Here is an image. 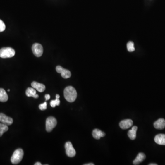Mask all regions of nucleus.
Masks as SVG:
<instances>
[{
    "mask_svg": "<svg viewBox=\"0 0 165 165\" xmlns=\"http://www.w3.org/2000/svg\"><path fill=\"white\" fill-rule=\"evenodd\" d=\"M127 49L129 52H133L135 51L134 43L132 41H129L127 44Z\"/></svg>",
    "mask_w": 165,
    "mask_h": 165,
    "instance_id": "19",
    "label": "nucleus"
},
{
    "mask_svg": "<svg viewBox=\"0 0 165 165\" xmlns=\"http://www.w3.org/2000/svg\"><path fill=\"white\" fill-rule=\"evenodd\" d=\"M149 165H157V164H156V163H150V164H149Z\"/></svg>",
    "mask_w": 165,
    "mask_h": 165,
    "instance_id": "27",
    "label": "nucleus"
},
{
    "mask_svg": "<svg viewBox=\"0 0 165 165\" xmlns=\"http://www.w3.org/2000/svg\"><path fill=\"white\" fill-rule=\"evenodd\" d=\"M44 97H45V98H46V101H48L50 99V98H51V96L49 94H46Z\"/></svg>",
    "mask_w": 165,
    "mask_h": 165,
    "instance_id": "23",
    "label": "nucleus"
},
{
    "mask_svg": "<svg viewBox=\"0 0 165 165\" xmlns=\"http://www.w3.org/2000/svg\"><path fill=\"white\" fill-rule=\"evenodd\" d=\"M8 125L2 123H0V137H1L5 132L8 131Z\"/></svg>",
    "mask_w": 165,
    "mask_h": 165,
    "instance_id": "18",
    "label": "nucleus"
},
{
    "mask_svg": "<svg viewBox=\"0 0 165 165\" xmlns=\"http://www.w3.org/2000/svg\"><path fill=\"white\" fill-rule=\"evenodd\" d=\"M106 135V133L101 130L98 129H95L92 132V136L96 140H99L101 138L103 137Z\"/></svg>",
    "mask_w": 165,
    "mask_h": 165,
    "instance_id": "13",
    "label": "nucleus"
},
{
    "mask_svg": "<svg viewBox=\"0 0 165 165\" xmlns=\"http://www.w3.org/2000/svg\"><path fill=\"white\" fill-rule=\"evenodd\" d=\"M56 99H59L60 95H58V94H56Z\"/></svg>",
    "mask_w": 165,
    "mask_h": 165,
    "instance_id": "26",
    "label": "nucleus"
},
{
    "mask_svg": "<svg viewBox=\"0 0 165 165\" xmlns=\"http://www.w3.org/2000/svg\"><path fill=\"white\" fill-rule=\"evenodd\" d=\"M65 99L69 102H73L76 99L77 93L75 88L69 86L65 89L64 90Z\"/></svg>",
    "mask_w": 165,
    "mask_h": 165,
    "instance_id": "1",
    "label": "nucleus"
},
{
    "mask_svg": "<svg viewBox=\"0 0 165 165\" xmlns=\"http://www.w3.org/2000/svg\"><path fill=\"white\" fill-rule=\"evenodd\" d=\"M33 53L37 57H40L43 53V48L40 44L35 43L32 47Z\"/></svg>",
    "mask_w": 165,
    "mask_h": 165,
    "instance_id": "5",
    "label": "nucleus"
},
{
    "mask_svg": "<svg viewBox=\"0 0 165 165\" xmlns=\"http://www.w3.org/2000/svg\"><path fill=\"white\" fill-rule=\"evenodd\" d=\"M85 165H94V164L92 163H88V164H85Z\"/></svg>",
    "mask_w": 165,
    "mask_h": 165,
    "instance_id": "25",
    "label": "nucleus"
},
{
    "mask_svg": "<svg viewBox=\"0 0 165 165\" xmlns=\"http://www.w3.org/2000/svg\"><path fill=\"white\" fill-rule=\"evenodd\" d=\"M26 94L28 97H33L35 98H38L39 95L36 94V91L35 89L32 88H28L26 91Z\"/></svg>",
    "mask_w": 165,
    "mask_h": 165,
    "instance_id": "15",
    "label": "nucleus"
},
{
    "mask_svg": "<svg viewBox=\"0 0 165 165\" xmlns=\"http://www.w3.org/2000/svg\"><path fill=\"white\" fill-rule=\"evenodd\" d=\"M35 165H41V164L40 162H38L35 163Z\"/></svg>",
    "mask_w": 165,
    "mask_h": 165,
    "instance_id": "24",
    "label": "nucleus"
},
{
    "mask_svg": "<svg viewBox=\"0 0 165 165\" xmlns=\"http://www.w3.org/2000/svg\"><path fill=\"white\" fill-rule=\"evenodd\" d=\"M15 51L11 47H4L0 49V57L2 58H11L14 56Z\"/></svg>",
    "mask_w": 165,
    "mask_h": 165,
    "instance_id": "3",
    "label": "nucleus"
},
{
    "mask_svg": "<svg viewBox=\"0 0 165 165\" xmlns=\"http://www.w3.org/2000/svg\"><path fill=\"white\" fill-rule=\"evenodd\" d=\"M146 156L143 153H140L138 154L136 158L133 161V164L135 165H139L141 162L145 160Z\"/></svg>",
    "mask_w": 165,
    "mask_h": 165,
    "instance_id": "14",
    "label": "nucleus"
},
{
    "mask_svg": "<svg viewBox=\"0 0 165 165\" xmlns=\"http://www.w3.org/2000/svg\"><path fill=\"white\" fill-rule=\"evenodd\" d=\"M56 71L58 73H61V77L65 79L69 78L71 76V73L70 71L64 68L61 66H57L56 67Z\"/></svg>",
    "mask_w": 165,
    "mask_h": 165,
    "instance_id": "7",
    "label": "nucleus"
},
{
    "mask_svg": "<svg viewBox=\"0 0 165 165\" xmlns=\"http://www.w3.org/2000/svg\"><path fill=\"white\" fill-rule=\"evenodd\" d=\"M154 128L157 129H163L165 127V120L163 118H160L154 123Z\"/></svg>",
    "mask_w": 165,
    "mask_h": 165,
    "instance_id": "10",
    "label": "nucleus"
},
{
    "mask_svg": "<svg viewBox=\"0 0 165 165\" xmlns=\"http://www.w3.org/2000/svg\"><path fill=\"white\" fill-rule=\"evenodd\" d=\"M57 124L56 119L53 116H50L46 120V130L48 132H50L55 128Z\"/></svg>",
    "mask_w": 165,
    "mask_h": 165,
    "instance_id": "4",
    "label": "nucleus"
},
{
    "mask_svg": "<svg viewBox=\"0 0 165 165\" xmlns=\"http://www.w3.org/2000/svg\"><path fill=\"white\" fill-rule=\"evenodd\" d=\"M65 148L67 156L70 157H73L76 154V152L73 148V145L70 142H68L65 144Z\"/></svg>",
    "mask_w": 165,
    "mask_h": 165,
    "instance_id": "6",
    "label": "nucleus"
},
{
    "mask_svg": "<svg viewBox=\"0 0 165 165\" xmlns=\"http://www.w3.org/2000/svg\"><path fill=\"white\" fill-rule=\"evenodd\" d=\"M8 99V96L5 90L2 88L0 89V102H6Z\"/></svg>",
    "mask_w": 165,
    "mask_h": 165,
    "instance_id": "17",
    "label": "nucleus"
},
{
    "mask_svg": "<svg viewBox=\"0 0 165 165\" xmlns=\"http://www.w3.org/2000/svg\"><path fill=\"white\" fill-rule=\"evenodd\" d=\"M60 104V101L59 99H56L55 100H52L50 102L51 106L53 108L56 107V106H59Z\"/></svg>",
    "mask_w": 165,
    "mask_h": 165,
    "instance_id": "20",
    "label": "nucleus"
},
{
    "mask_svg": "<svg viewBox=\"0 0 165 165\" xmlns=\"http://www.w3.org/2000/svg\"><path fill=\"white\" fill-rule=\"evenodd\" d=\"M8 92H9V91H10V90H9V89H8Z\"/></svg>",
    "mask_w": 165,
    "mask_h": 165,
    "instance_id": "28",
    "label": "nucleus"
},
{
    "mask_svg": "<svg viewBox=\"0 0 165 165\" xmlns=\"http://www.w3.org/2000/svg\"><path fill=\"white\" fill-rule=\"evenodd\" d=\"M13 119L7 116L3 113H0V122L6 125H11L13 123Z\"/></svg>",
    "mask_w": 165,
    "mask_h": 165,
    "instance_id": "8",
    "label": "nucleus"
},
{
    "mask_svg": "<svg viewBox=\"0 0 165 165\" xmlns=\"http://www.w3.org/2000/svg\"><path fill=\"white\" fill-rule=\"evenodd\" d=\"M133 125V121L131 119H125L122 120L119 123L120 127L122 129H127L130 128Z\"/></svg>",
    "mask_w": 165,
    "mask_h": 165,
    "instance_id": "9",
    "label": "nucleus"
},
{
    "mask_svg": "<svg viewBox=\"0 0 165 165\" xmlns=\"http://www.w3.org/2000/svg\"><path fill=\"white\" fill-rule=\"evenodd\" d=\"M138 129V127L135 126L132 127L131 130H129L128 133V137L131 140H134L136 138L137 130Z\"/></svg>",
    "mask_w": 165,
    "mask_h": 165,
    "instance_id": "16",
    "label": "nucleus"
},
{
    "mask_svg": "<svg viewBox=\"0 0 165 165\" xmlns=\"http://www.w3.org/2000/svg\"><path fill=\"white\" fill-rule=\"evenodd\" d=\"M6 29V26L2 20L0 19V32H3Z\"/></svg>",
    "mask_w": 165,
    "mask_h": 165,
    "instance_id": "22",
    "label": "nucleus"
},
{
    "mask_svg": "<svg viewBox=\"0 0 165 165\" xmlns=\"http://www.w3.org/2000/svg\"><path fill=\"white\" fill-rule=\"evenodd\" d=\"M47 103L46 102H44L42 104H40L39 107V109L41 111H44V110L47 109Z\"/></svg>",
    "mask_w": 165,
    "mask_h": 165,
    "instance_id": "21",
    "label": "nucleus"
},
{
    "mask_svg": "<svg viewBox=\"0 0 165 165\" xmlns=\"http://www.w3.org/2000/svg\"><path fill=\"white\" fill-rule=\"evenodd\" d=\"M31 86L34 89L39 92H43L46 89V86L43 84H40L37 82L34 81L31 83Z\"/></svg>",
    "mask_w": 165,
    "mask_h": 165,
    "instance_id": "11",
    "label": "nucleus"
},
{
    "mask_svg": "<svg viewBox=\"0 0 165 165\" xmlns=\"http://www.w3.org/2000/svg\"><path fill=\"white\" fill-rule=\"evenodd\" d=\"M154 141L157 144L160 145H165V134H159L154 137Z\"/></svg>",
    "mask_w": 165,
    "mask_h": 165,
    "instance_id": "12",
    "label": "nucleus"
},
{
    "mask_svg": "<svg viewBox=\"0 0 165 165\" xmlns=\"http://www.w3.org/2000/svg\"><path fill=\"white\" fill-rule=\"evenodd\" d=\"M23 150L21 149H18L14 151L11 158V162L13 164L16 165L21 162L23 157Z\"/></svg>",
    "mask_w": 165,
    "mask_h": 165,
    "instance_id": "2",
    "label": "nucleus"
}]
</instances>
